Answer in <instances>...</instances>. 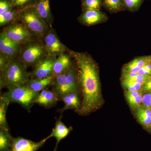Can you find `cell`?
I'll return each instance as SVG.
<instances>
[{
	"mask_svg": "<svg viewBox=\"0 0 151 151\" xmlns=\"http://www.w3.org/2000/svg\"><path fill=\"white\" fill-rule=\"evenodd\" d=\"M67 52L75 60L77 66L78 83L82 94L81 108L76 112L81 115H88L99 109L103 104L98 66L87 53L69 49Z\"/></svg>",
	"mask_w": 151,
	"mask_h": 151,
	"instance_id": "cell-1",
	"label": "cell"
},
{
	"mask_svg": "<svg viewBox=\"0 0 151 151\" xmlns=\"http://www.w3.org/2000/svg\"><path fill=\"white\" fill-rule=\"evenodd\" d=\"M30 72L19 58L10 60L0 74V88L9 89L25 84L30 79Z\"/></svg>",
	"mask_w": 151,
	"mask_h": 151,
	"instance_id": "cell-2",
	"label": "cell"
},
{
	"mask_svg": "<svg viewBox=\"0 0 151 151\" xmlns=\"http://www.w3.org/2000/svg\"><path fill=\"white\" fill-rule=\"evenodd\" d=\"M18 20L37 38H43L51 29L42 19L34 6L19 11Z\"/></svg>",
	"mask_w": 151,
	"mask_h": 151,
	"instance_id": "cell-3",
	"label": "cell"
},
{
	"mask_svg": "<svg viewBox=\"0 0 151 151\" xmlns=\"http://www.w3.org/2000/svg\"><path fill=\"white\" fill-rule=\"evenodd\" d=\"M52 90L60 99L64 95L72 93H78L80 89L76 64L66 72L55 77Z\"/></svg>",
	"mask_w": 151,
	"mask_h": 151,
	"instance_id": "cell-4",
	"label": "cell"
},
{
	"mask_svg": "<svg viewBox=\"0 0 151 151\" xmlns=\"http://www.w3.org/2000/svg\"><path fill=\"white\" fill-rule=\"evenodd\" d=\"M48 55L42 39L35 38L22 45L19 58L27 68H34Z\"/></svg>",
	"mask_w": 151,
	"mask_h": 151,
	"instance_id": "cell-5",
	"label": "cell"
},
{
	"mask_svg": "<svg viewBox=\"0 0 151 151\" xmlns=\"http://www.w3.org/2000/svg\"><path fill=\"white\" fill-rule=\"evenodd\" d=\"M40 93L34 92L24 84L8 89L2 95L8 98L10 103H18L30 112Z\"/></svg>",
	"mask_w": 151,
	"mask_h": 151,
	"instance_id": "cell-6",
	"label": "cell"
},
{
	"mask_svg": "<svg viewBox=\"0 0 151 151\" xmlns=\"http://www.w3.org/2000/svg\"><path fill=\"white\" fill-rule=\"evenodd\" d=\"M2 32L11 40L22 45L35 38L23 24L18 20L6 25Z\"/></svg>",
	"mask_w": 151,
	"mask_h": 151,
	"instance_id": "cell-7",
	"label": "cell"
},
{
	"mask_svg": "<svg viewBox=\"0 0 151 151\" xmlns=\"http://www.w3.org/2000/svg\"><path fill=\"white\" fill-rule=\"evenodd\" d=\"M42 40L49 56L57 57L67 51L68 48L61 42L53 28L50 29Z\"/></svg>",
	"mask_w": 151,
	"mask_h": 151,
	"instance_id": "cell-8",
	"label": "cell"
},
{
	"mask_svg": "<svg viewBox=\"0 0 151 151\" xmlns=\"http://www.w3.org/2000/svg\"><path fill=\"white\" fill-rule=\"evenodd\" d=\"M56 57L45 56L39 62L37 65L33 68L31 71L30 78H43L52 76L55 62Z\"/></svg>",
	"mask_w": 151,
	"mask_h": 151,
	"instance_id": "cell-9",
	"label": "cell"
},
{
	"mask_svg": "<svg viewBox=\"0 0 151 151\" xmlns=\"http://www.w3.org/2000/svg\"><path fill=\"white\" fill-rule=\"evenodd\" d=\"M51 137L50 134L37 142L22 137L14 138L12 148L9 151H37L44 145L47 140Z\"/></svg>",
	"mask_w": 151,
	"mask_h": 151,
	"instance_id": "cell-10",
	"label": "cell"
},
{
	"mask_svg": "<svg viewBox=\"0 0 151 151\" xmlns=\"http://www.w3.org/2000/svg\"><path fill=\"white\" fill-rule=\"evenodd\" d=\"M22 45L13 41L2 32L0 34V52L10 60L17 58L19 56Z\"/></svg>",
	"mask_w": 151,
	"mask_h": 151,
	"instance_id": "cell-11",
	"label": "cell"
},
{
	"mask_svg": "<svg viewBox=\"0 0 151 151\" xmlns=\"http://www.w3.org/2000/svg\"><path fill=\"white\" fill-rule=\"evenodd\" d=\"M72 58V56L67 51L56 58L52 73L55 78L66 72L72 67L73 65Z\"/></svg>",
	"mask_w": 151,
	"mask_h": 151,
	"instance_id": "cell-12",
	"label": "cell"
},
{
	"mask_svg": "<svg viewBox=\"0 0 151 151\" xmlns=\"http://www.w3.org/2000/svg\"><path fill=\"white\" fill-rule=\"evenodd\" d=\"M106 19V15L100 10L84 11L78 18V21L88 26L102 22Z\"/></svg>",
	"mask_w": 151,
	"mask_h": 151,
	"instance_id": "cell-13",
	"label": "cell"
},
{
	"mask_svg": "<svg viewBox=\"0 0 151 151\" xmlns=\"http://www.w3.org/2000/svg\"><path fill=\"white\" fill-rule=\"evenodd\" d=\"M34 6L43 21L50 27L52 28L54 18L50 9V0H37Z\"/></svg>",
	"mask_w": 151,
	"mask_h": 151,
	"instance_id": "cell-14",
	"label": "cell"
},
{
	"mask_svg": "<svg viewBox=\"0 0 151 151\" xmlns=\"http://www.w3.org/2000/svg\"><path fill=\"white\" fill-rule=\"evenodd\" d=\"M59 100L53 90L46 88L40 92L35 103L46 108H52L55 106Z\"/></svg>",
	"mask_w": 151,
	"mask_h": 151,
	"instance_id": "cell-15",
	"label": "cell"
},
{
	"mask_svg": "<svg viewBox=\"0 0 151 151\" xmlns=\"http://www.w3.org/2000/svg\"><path fill=\"white\" fill-rule=\"evenodd\" d=\"M62 117V115H61L58 119L56 118L55 127L52 129V132L50 134L51 137H54L56 139V145L54 151H56L58 144L60 141L66 137L72 130V127L68 128L61 122Z\"/></svg>",
	"mask_w": 151,
	"mask_h": 151,
	"instance_id": "cell-16",
	"label": "cell"
},
{
	"mask_svg": "<svg viewBox=\"0 0 151 151\" xmlns=\"http://www.w3.org/2000/svg\"><path fill=\"white\" fill-rule=\"evenodd\" d=\"M55 78L53 76L43 78H30L25 84L34 92H40L49 86H52L54 83Z\"/></svg>",
	"mask_w": 151,
	"mask_h": 151,
	"instance_id": "cell-17",
	"label": "cell"
},
{
	"mask_svg": "<svg viewBox=\"0 0 151 151\" xmlns=\"http://www.w3.org/2000/svg\"><path fill=\"white\" fill-rule=\"evenodd\" d=\"M60 100L63 101L65 104L63 108L58 111L61 113V115L66 110L75 109L76 111H77L81 108V102L78 97V93H72L66 94L62 97Z\"/></svg>",
	"mask_w": 151,
	"mask_h": 151,
	"instance_id": "cell-18",
	"label": "cell"
},
{
	"mask_svg": "<svg viewBox=\"0 0 151 151\" xmlns=\"http://www.w3.org/2000/svg\"><path fill=\"white\" fill-rule=\"evenodd\" d=\"M135 109L138 122L143 127L148 129L151 124V109L140 105Z\"/></svg>",
	"mask_w": 151,
	"mask_h": 151,
	"instance_id": "cell-19",
	"label": "cell"
},
{
	"mask_svg": "<svg viewBox=\"0 0 151 151\" xmlns=\"http://www.w3.org/2000/svg\"><path fill=\"white\" fill-rule=\"evenodd\" d=\"M150 62L151 56L138 58L126 64L123 70L127 72L138 73L142 68Z\"/></svg>",
	"mask_w": 151,
	"mask_h": 151,
	"instance_id": "cell-20",
	"label": "cell"
},
{
	"mask_svg": "<svg viewBox=\"0 0 151 151\" xmlns=\"http://www.w3.org/2000/svg\"><path fill=\"white\" fill-rule=\"evenodd\" d=\"M10 101L6 97L1 95L0 97V128L9 131L6 120V113Z\"/></svg>",
	"mask_w": 151,
	"mask_h": 151,
	"instance_id": "cell-21",
	"label": "cell"
},
{
	"mask_svg": "<svg viewBox=\"0 0 151 151\" xmlns=\"http://www.w3.org/2000/svg\"><path fill=\"white\" fill-rule=\"evenodd\" d=\"M143 92L142 90L137 91H126L125 96L130 108L135 109L140 105L142 100Z\"/></svg>",
	"mask_w": 151,
	"mask_h": 151,
	"instance_id": "cell-22",
	"label": "cell"
},
{
	"mask_svg": "<svg viewBox=\"0 0 151 151\" xmlns=\"http://www.w3.org/2000/svg\"><path fill=\"white\" fill-rule=\"evenodd\" d=\"M13 139L9 131L0 128V151L10 150Z\"/></svg>",
	"mask_w": 151,
	"mask_h": 151,
	"instance_id": "cell-23",
	"label": "cell"
},
{
	"mask_svg": "<svg viewBox=\"0 0 151 151\" xmlns=\"http://www.w3.org/2000/svg\"><path fill=\"white\" fill-rule=\"evenodd\" d=\"M19 12V11L13 9L10 11L0 14V26H6L18 20Z\"/></svg>",
	"mask_w": 151,
	"mask_h": 151,
	"instance_id": "cell-24",
	"label": "cell"
},
{
	"mask_svg": "<svg viewBox=\"0 0 151 151\" xmlns=\"http://www.w3.org/2000/svg\"><path fill=\"white\" fill-rule=\"evenodd\" d=\"M103 6L112 13L120 12L125 8L122 0H103Z\"/></svg>",
	"mask_w": 151,
	"mask_h": 151,
	"instance_id": "cell-25",
	"label": "cell"
},
{
	"mask_svg": "<svg viewBox=\"0 0 151 151\" xmlns=\"http://www.w3.org/2000/svg\"><path fill=\"white\" fill-rule=\"evenodd\" d=\"M103 6V0H82V12L87 10H100Z\"/></svg>",
	"mask_w": 151,
	"mask_h": 151,
	"instance_id": "cell-26",
	"label": "cell"
},
{
	"mask_svg": "<svg viewBox=\"0 0 151 151\" xmlns=\"http://www.w3.org/2000/svg\"><path fill=\"white\" fill-rule=\"evenodd\" d=\"M14 9L18 11L31 7L35 5L37 0H10Z\"/></svg>",
	"mask_w": 151,
	"mask_h": 151,
	"instance_id": "cell-27",
	"label": "cell"
},
{
	"mask_svg": "<svg viewBox=\"0 0 151 151\" xmlns=\"http://www.w3.org/2000/svg\"><path fill=\"white\" fill-rule=\"evenodd\" d=\"M122 84L127 91H140L142 90V88L143 84L131 80L122 79Z\"/></svg>",
	"mask_w": 151,
	"mask_h": 151,
	"instance_id": "cell-28",
	"label": "cell"
},
{
	"mask_svg": "<svg viewBox=\"0 0 151 151\" xmlns=\"http://www.w3.org/2000/svg\"><path fill=\"white\" fill-rule=\"evenodd\" d=\"M124 7L131 11H136L140 7L143 0H122Z\"/></svg>",
	"mask_w": 151,
	"mask_h": 151,
	"instance_id": "cell-29",
	"label": "cell"
},
{
	"mask_svg": "<svg viewBox=\"0 0 151 151\" xmlns=\"http://www.w3.org/2000/svg\"><path fill=\"white\" fill-rule=\"evenodd\" d=\"M151 79V76H150L142 75V74L138 73L137 75L135 76L127 77V78L123 79V80H131V81H135V82H138L140 84H143Z\"/></svg>",
	"mask_w": 151,
	"mask_h": 151,
	"instance_id": "cell-30",
	"label": "cell"
},
{
	"mask_svg": "<svg viewBox=\"0 0 151 151\" xmlns=\"http://www.w3.org/2000/svg\"><path fill=\"white\" fill-rule=\"evenodd\" d=\"M13 9L10 0H0V14L10 11Z\"/></svg>",
	"mask_w": 151,
	"mask_h": 151,
	"instance_id": "cell-31",
	"label": "cell"
},
{
	"mask_svg": "<svg viewBox=\"0 0 151 151\" xmlns=\"http://www.w3.org/2000/svg\"><path fill=\"white\" fill-rule=\"evenodd\" d=\"M142 103L143 106L151 109V92H146L143 95Z\"/></svg>",
	"mask_w": 151,
	"mask_h": 151,
	"instance_id": "cell-32",
	"label": "cell"
},
{
	"mask_svg": "<svg viewBox=\"0 0 151 151\" xmlns=\"http://www.w3.org/2000/svg\"><path fill=\"white\" fill-rule=\"evenodd\" d=\"M10 60L7 57L0 52V71H2L5 68Z\"/></svg>",
	"mask_w": 151,
	"mask_h": 151,
	"instance_id": "cell-33",
	"label": "cell"
},
{
	"mask_svg": "<svg viewBox=\"0 0 151 151\" xmlns=\"http://www.w3.org/2000/svg\"><path fill=\"white\" fill-rule=\"evenodd\" d=\"M138 73L151 76V62L149 63L142 68L138 72Z\"/></svg>",
	"mask_w": 151,
	"mask_h": 151,
	"instance_id": "cell-34",
	"label": "cell"
},
{
	"mask_svg": "<svg viewBox=\"0 0 151 151\" xmlns=\"http://www.w3.org/2000/svg\"><path fill=\"white\" fill-rule=\"evenodd\" d=\"M142 90L143 93L151 92V79L143 84Z\"/></svg>",
	"mask_w": 151,
	"mask_h": 151,
	"instance_id": "cell-35",
	"label": "cell"
},
{
	"mask_svg": "<svg viewBox=\"0 0 151 151\" xmlns=\"http://www.w3.org/2000/svg\"><path fill=\"white\" fill-rule=\"evenodd\" d=\"M148 129H149V131H150V132L151 133V124L150 126V127H149V128Z\"/></svg>",
	"mask_w": 151,
	"mask_h": 151,
	"instance_id": "cell-36",
	"label": "cell"
}]
</instances>
